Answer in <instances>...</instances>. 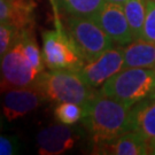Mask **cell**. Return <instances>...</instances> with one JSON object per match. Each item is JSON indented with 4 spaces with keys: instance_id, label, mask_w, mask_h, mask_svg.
Here are the masks:
<instances>
[{
    "instance_id": "cell-8",
    "label": "cell",
    "mask_w": 155,
    "mask_h": 155,
    "mask_svg": "<svg viewBox=\"0 0 155 155\" xmlns=\"http://www.w3.org/2000/svg\"><path fill=\"white\" fill-rule=\"evenodd\" d=\"M46 102L35 85L28 87H17L5 91L0 94V108L8 123L17 121L37 110Z\"/></svg>"
},
{
    "instance_id": "cell-23",
    "label": "cell",
    "mask_w": 155,
    "mask_h": 155,
    "mask_svg": "<svg viewBox=\"0 0 155 155\" xmlns=\"http://www.w3.org/2000/svg\"><path fill=\"white\" fill-rule=\"evenodd\" d=\"M150 154H155V141L150 143Z\"/></svg>"
},
{
    "instance_id": "cell-11",
    "label": "cell",
    "mask_w": 155,
    "mask_h": 155,
    "mask_svg": "<svg viewBox=\"0 0 155 155\" xmlns=\"http://www.w3.org/2000/svg\"><path fill=\"white\" fill-rule=\"evenodd\" d=\"M93 154L147 155L150 154V141L137 131H129L106 144L92 146Z\"/></svg>"
},
{
    "instance_id": "cell-6",
    "label": "cell",
    "mask_w": 155,
    "mask_h": 155,
    "mask_svg": "<svg viewBox=\"0 0 155 155\" xmlns=\"http://www.w3.org/2000/svg\"><path fill=\"white\" fill-rule=\"evenodd\" d=\"M39 75L25 53L20 29L15 41L0 62V94L11 89L33 86Z\"/></svg>"
},
{
    "instance_id": "cell-24",
    "label": "cell",
    "mask_w": 155,
    "mask_h": 155,
    "mask_svg": "<svg viewBox=\"0 0 155 155\" xmlns=\"http://www.w3.org/2000/svg\"><path fill=\"white\" fill-rule=\"evenodd\" d=\"M108 2H116V4H124L127 0H106Z\"/></svg>"
},
{
    "instance_id": "cell-25",
    "label": "cell",
    "mask_w": 155,
    "mask_h": 155,
    "mask_svg": "<svg viewBox=\"0 0 155 155\" xmlns=\"http://www.w3.org/2000/svg\"><path fill=\"white\" fill-rule=\"evenodd\" d=\"M153 97H155V92H154V95H153Z\"/></svg>"
},
{
    "instance_id": "cell-5",
    "label": "cell",
    "mask_w": 155,
    "mask_h": 155,
    "mask_svg": "<svg viewBox=\"0 0 155 155\" xmlns=\"http://www.w3.org/2000/svg\"><path fill=\"white\" fill-rule=\"evenodd\" d=\"M64 29L82 53L85 62L92 61L115 46L113 39L93 18L68 15L62 20Z\"/></svg>"
},
{
    "instance_id": "cell-14",
    "label": "cell",
    "mask_w": 155,
    "mask_h": 155,
    "mask_svg": "<svg viewBox=\"0 0 155 155\" xmlns=\"http://www.w3.org/2000/svg\"><path fill=\"white\" fill-rule=\"evenodd\" d=\"M124 68H154L155 43L137 38L123 46Z\"/></svg>"
},
{
    "instance_id": "cell-9",
    "label": "cell",
    "mask_w": 155,
    "mask_h": 155,
    "mask_svg": "<svg viewBox=\"0 0 155 155\" xmlns=\"http://www.w3.org/2000/svg\"><path fill=\"white\" fill-rule=\"evenodd\" d=\"M116 45L125 46L134 40L122 4L106 1L101 11L93 17Z\"/></svg>"
},
{
    "instance_id": "cell-21",
    "label": "cell",
    "mask_w": 155,
    "mask_h": 155,
    "mask_svg": "<svg viewBox=\"0 0 155 155\" xmlns=\"http://www.w3.org/2000/svg\"><path fill=\"white\" fill-rule=\"evenodd\" d=\"M52 8H53V15H54V20H60L61 15H60V11H59V5L56 2V0H50Z\"/></svg>"
},
{
    "instance_id": "cell-26",
    "label": "cell",
    "mask_w": 155,
    "mask_h": 155,
    "mask_svg": "<svg viewBox=\"0 0 155 155\" xmlns=\"http://www.w3.org/2000/svg\"><path fill=\"white\" fill-rule=\"evenodd\" d=\"M154 1H155V0H154Z\"/></svg>"
},
{
    "instance_id": "cell-7",
    "label": "cell",
    "mask_w": 155,
    "mask_h": 155,
    "mask_svg": "<svg viewBox=\"0 0 155 155\" xmlns=\"http://www.w3.org/2000/svg\"><path fill=\"white\" fill-rule=\"evenodd\" d=\"M123 68V46L118 45L104 52L97 59L86 62L78 74L87 85L95 90H100L108 79L121 71Z\"/></svg>"
},
{
    "instance_id": "cell-10",
    "label": "cell",
    "mask_w": 155,
    "mask_h": 155,
    "mask_svg": "<svg viewBox=\"0 0 155 155\" xmlns=\"http://www.w3.org/2000/svg\"><path fill=\"white\" fill-rule=\"evenodd\" d=\"M79 136L77 130L67 124H51L41 129L36 137L40 155H61L75 146Z\"/></svg>"
},
{
    "instance_id": "cell-1",
    "label": "cell",
    "mask_w": 155,
    "mask_h": 155,
    "mask_svg": "<svg viewBox=\"0 0 155 155\" xmlns=\"http://www.w3.org/2000/svg\"><path fill=\"white\" fill-rule=\"evenodd\" d=\"M83 108L82 122L92 146L113 141L131 131V107L100 91Z\"/></svg>"
},
{
    "instance_id": "cell-13",
    "label": "cell",
    "mask_w": 155,
    "mask_h": 155,
    "mask_svg": "<svg viewBox=\"0 0 155 155\" xmlns=\"http://www.w3.org/2000/svg\"><path fill=\"white\" fill-rule=\"evenodd\" d=\"M131 130L155 141V97H150L131 107Z\"/></svg>"
},
{
    "instance_id": "cell-15",
    "label": "cell",
    "mask_w": 155,
    "mask_h": 155,
    "mask_svg": "<svg viewBox=\"0 0 155 155\" xmlns=\"http://www.w3.org/2000/svg\"><path fill=\"white\" fill-rule=\"evenodd\" d=\"M56 2L68 15L93 18L101 11L106 0H56Z\"/></svg>"
},
{
    "instance_id": "cell-16",
    "label": "cell",
    "mask_w": 155,
    "mask_h": 155,
    "mask_svg": "<svg viewBox=\"0 0 155 155\" xmlns=\"http://www.w3.org/2000/svg\"><path fill=\"white\" fill-rule=\"evenodd\" d=\"M122 5L134 39L141 38L147 12V0H127Z\"/></svg>"
},
{
    "instance_id": "cell-17",
    "label": "cell",
    "mask_w": 155,
    "mask_h": 155,
    "mask_svg": "<svg viewBox=\"0 0 155 155\" xmlns=\"http://www.w3.org/2000/svg\"><path fill=\"white\" fill-rule=\"evenodd\" d=\"M53 114L59 123L67 125H75L79 121H82L84 108L82 105L75 102H61L55 105Z\"/></svg>"
},
{
    "instance_id": "cell-3",
    "label": "cell",
    "mask_w": 155,
    "mask_h": 155,
    "mask_svg": "<svg viewBox=\"0 0 155 155\" xmlns=\"http://www.w3.org/2000/svg\"><path fill=\"white\" fill-rule=\"evenodd\" d=\"M101 93L133 107L155 92L154 68H123L99 90Z\"/></svg>"
},
{
    "instance_id": "cell-2",
    "label": "cell",
    "mask_w": 155,
    "mask_h": 155,
    "mask_svg": "<svg viewBox=\"0 0 155 155\" xmlns=\"http://www.w3.org/2000/svg\"><path fill=\"white\" fill-rule=\"evenodd\" d=\"M35 86L43 94L46 102H75L84 106L98 93L84 82L78 71L50 70L38 76Z\"/></svg>"
},
{
    "instance_id": "cell-18",
    "label": "cell",
    "mask_w": 155,
    "mask_h": 155,
    "mask_svg": "<svg viewBox=\"0 0 155 155\" xmlns=\"http://www.w3.org/2000/svg\"><path fill=\"white\" fill-rule=\"evenodd\" d=\"M18 30L20 29H17L14 25L0 23V62L7 53V51L11 48L13 43L15 41Z\"/></svg>"
},
{
    "instance_id": "cell-4",
    "label": "cell",
    "mask_w": 155,
    "mask_h": 155,
    "mask_svg": "<svg viewBox=\"0 0 155 155\" xmlns=\"http://www.w3.org/2000/svg\"><path fill=\"white\" fill-rule=\"evenodd\" d=\"M41 38L43 59L50 70L79 71L86 63L63 24L53 30H43Z\"/></svg>"
},
{
    "instance_id": "cell-20",
    "label": "cell",
    "mask_w": 155,
    "mask_h": 155,
    "mask_svg": "<svg viewBox=\"0 0 155 155\" xmlns=\"http://www.w3.org/2000/svg\"><path fill=\"white\" fill-rule=\"evenodd\" d=\"M20 150V143L14 136L0 134V155H14Z\"/></svg>"
},
{
    "instance_id": "cell-22",
    "label": "cell",
    "mask_w": 155,
    "mask_h": 155,
    "mask_svg": "<svg viewBox=\"0 0 155 155\" xmlns=\"http://www.w3.org/2000/svg\"><path fill=\"white\" fill-rule=\"evenodd\" d=\"M4 121H5V117H4V114H2V111H1V108H0V130L2 129Z\"/></svg>"
},
{
    "instance_id": "cell-12",
    "label": "cell",
    "mask_w": 155,
    "mask_h": 155,
    "mask_svg": "<svg viewBox=\"0 0 155 155\" xmlns=\"http://www.w3.org/2000/svg\"><path fill=\"white\" fill-rule=\"evenodd\" d=\"M0 23L11 24L17 29H35V0H0Z\"/></svg>"
},
{
    "instance_id": "cell-19",
    "label": "cell",
    "mask_w": 155,
    "mask_h": 155,
    "mask_svg": "<svg viewBox=\"0 0 155 155\" xmlns=\"http://www.w3.org/2000/svg\"><path fill=\"white\" fill-rule=\"evenodd\" d=\"M143 39L155 43V1L147 0V12L143 28Z\"/></svg>"
}]
</instances>
